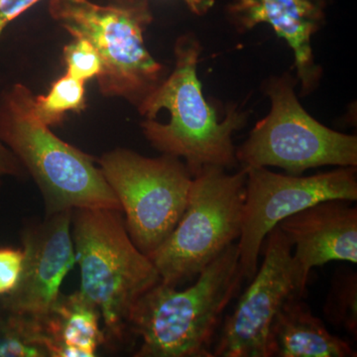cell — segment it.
I'll use <instances>...</instances> for the list:
<instances>
[{"label": "cell", "instance_id": "ba28073f", "mask_svg": "<svg viewBox=\"0 0 357 357\" xmlns=\"http://www.w3.org/2000/svg\"><path fill=\"white\" fill-rule=\"evenodd\" d=\"M100 171L121 203L133 243L149 256L182 217L192 176L175 156L146 158L117 149L100 160Z\"/></svg>", "mask_w": 357, "mask_h": 357}, {"label": "cell", "instance_id": "2e32d148", "mask_svg": "<svg viewBox=\"0 0 357 357\" xmlns=\"http://www.w3.org/2000/svg\"><path fill=\"white\" fill-rule=\"evenodd\" d=\"M52 357L43 319L4 312L0 316V357Z\"/></svg>", "mask_w": 357, "mask_h": 357}, {"label": "cell", "instance_id": "8992f818", "mask_svg": "<svg viewBox=\"0 0 357 357\" xmlns=\"http://www.w3.org/2000/svg\"><path fill=\"white\" fill-rule=\"evenodd\" d=\"M246 170L206 167L192 177L187 206L161 245L148 257L160 280L177 287L192 280L241 234Z\"/></svg>", "mask_w": 357, "mask_h": 357}, {"label": "cell", "instance_id": "603a6c76", "mask_svg": "<svg viewBox=\"0 0 357 357\" xmlns=\"http://www.w3.org/2000/svg\"><path fill=\"white\" fill-rule=\"evenodd\" d=\"M215 0H184L185 6L196 15L203 16L215 6Z\"/></svg>", "mask_w": 357, "mask_h": 357}, {"label": "cell", "instance_id": "ffe728a7", "mask_svg": "<svg viewBox=\"0 0 357 357\" xmlns=\"http://www.w3.org/2000/svg\"><path fill=\"white\" fill-rule=\"evenodd\" d=\"M23 249L0 248V298L13 293L20 284L24 267Z\"/></svg>", "mask_w": 357, "mask_h": 357}, {"label": "cell", "instance_id": "9a60e30c", "mask_svg": "<svg viewBox=\"0 0 357 357\" xmlns=\"http://www.w3.org/2000/svg\"><path fill=\"white\" fill-rule=\"evenodd\" d=\"M100 310L81 292L61 294L43 319L52 357H93L107 340L100 326Z\"/></svg>", "mask_w": 357, "mask_h": 357}, {"label": "cell", "instance_id": "3957f363", "mask_svg": "<svg viewBox=\"0 0 357 357\" xmlns=\"http://www.w3.org/2000/svg\"><path fill=\"white\" fill-rule=\"evenodd\" d=\"M33 98L22 84L6 91L0 102V139L36 181L47 215L77 208L122 211L93 158L54 135L35 117Z\"/></svg>", "mask_w": 357, "mask_h": 357}, {"label": "cell", "instance_id": "4fadbf2b", "mask_svg": "<svg viewBox=\"0 0 357 357\" xmlns=\"http://www.w3.org/2000/svg\"><path fill=\"white\" fill-rule=\"evenodd\" d=\"M227 13L241 32L262 23L271 26L294 52L303 93L316 88L321 68L314 62L312 37L325 20L324 0H234Z\"/></svg>", "mask_w": 357, "mask_h": 357}, {"label": "cell", "instance_id": "5b68a950", "mask_svg": "<svg viewBox=\"0 0 357 357\" xmlns=\"http://www.w3.org/2000/svg\"><path fill=\"white\" fill-rule=\"evenodd\" d=\"M49 13L74 38L86 40L98 52L103 95L139 105L161 83L163 68L143 38L153 20L148 0H49Z\"/></svg>", "mask_w": 357, "mask_h": 357}, {"label": "cell", "instance_id": "7c38bea8", "mask_svg": "<svg viewBox=\"0 0 357 357\" xmlns=\"http://www.w3.org/2000/svg\"><path fill=\"white\" fill-rule=\"evenodd\" d=\"M354 202L326 199L291 215L277 227L292 244L300 297L310 272L332 261L357 263V208Z\"/></svg>", "mask_w": 357, "mask_h": 357}, {"label": "cell", "instance_id": "9c48e42d", "mask_svg": "<svg viewBox=\"0 0 357 357\" xmlns=\"http://www.w3.org/2000/svg\"><path fill=\"white\" fill-rule=\"evenodd\" d=\"M245 170V199L237 248L241 272L248 281L257 272L264 239L282 220L326 199L357 201L356 167H340L307 177L282 175L267 168Z\"/></svg>", "mask_w": 357, "mask_h": 357}, {"label": "cell", "instance_id": "6da1fadb", "mask_svg": "<svg viewBox=\"0 0 357 357\" xmlns=\"http://www.w3.org/2000/svg\"><path fill=\"white\" fill-rule=\"evenodd\" d=\"M202 47L192 35L178 38L172 74L138 105L141 124L152 146L183 158L192 177L206 167L236 165L232 134L245 126L246 114L231 107L222 121L206 102L198 77Z\"/></svg>", "mask_w": 357, "mask_h": 357}, {"label": "cell", "instance_id": "ac0fdd59", "mask_svg": "<svg viewBox=\"0 0 357 357\" xmlns=\"http://www.w3.org/2000/svg\"><path fill=\"white\" fill-rule=\"evenodd\" d=\"M84 107V82L67 74L52 84L48 95L37 96L32 102L35 117L48 128L62 121L66 112H81Z\"/></svg>", "mask_w": 357, "mask_h": 357}, {"label": "cell", "instance_id": "30bf717a", "mask_svg": "<svg viewBox=\"0 0 357 357\" xmlns=\"http://www.w3.org/2000/svg\"><path fill=\"white\" fill-rule=\"evenodd\" d=\"M262 249L261 266L234 312L225 318L213 357H271L270 333L275 317L286 301L300 297L293 246L278 227L267 234Z\"/></svg>", "mask_w": 357, "mask_h": 357}, {"label": "cell", "instance_id": "52a82bcc", "mask_svg": "<svg viewBox=\"0 0 357 357\" xmlns=\"http://www.w3.org/2000/svg\"><path fill=\"white\" fill-rule=\"evenodd\" d=\"M271 110L236 150L243 169L279 167L289 175L323 166L356 167L357 138L326 128L303 109L288 77L267 88Z\"/></svg>", "mask_w": 357, "mask_h": 357}, {"label": "cell", "instance_id": "277c9868", "mask_svg": "<svg viewBox=\"0 0 357 357\" xmlns=\"http://www.w3.org/2000/svg\"><path fill=\"white\" fill-rule=\"evenodd\" d=\"M121 211H73V243L81 272V290L100 310L105 337L121 342L136 301L156 285L158 271L131 241Z\"/></svg>", "mask_w": 357, "mask_h": 357}, {"label": "cell", "instance_id": "7a4b0ae2", "mask_svg": "<svg viewBox=\"0 0 357 357\" xmlns=\"http://www.w3.org/2000/svg\"><path fill=\"white\" fill-rule=\"evenodd\" d=\"M244 280L237 243L197 276L191 287L158 282L136 301L129 330L142 340L137 357H213L211 347L223 312Z\"/></svg>", "mask_w": 357, "mask_h": 357}, {"label": "cell", "instance_id": "7402d4cb", "mask_svg": "<svg viewBox=\"0 0 357 357\" xmlns=\"http://www.w3.org/2000/svg\"><path fill=\"white\" fill-rule=\"evenodd\" d=\"M20 160L9 151L0 139V178L4 176H17L20 174Z\"/></svg>", "mask_w": 357, "mask_h": 357}, {"label": "cell", "instance_id": "8fae6325", "mask_svg": "<svg viewBox=\"0 0 357 357\" xmlns=\"http://www.w3.org/2000/svg\"><path fill=\"white\" fill-rule=\"evenodd\" d=\"M72 215L73 211H61L26 227L22 276L15 290L2 298L4 312L37 319L48 316L61 295L65 277L76 265Z\"/></svg>", "mask_w": 357, "mask_h": 357}, {"label": "cell", "instance_id": "5bb4252c", "mask_svg": "<svg viewBox=\"0 0 357 357\" xmlns=\"http://www.w3.org/2000/svg\"><path fill=\"white\" fill-rule=\"evenodd\" d=\"M271 357H356L349 342L332 335L302 298L293 296L275 317Z\"/></svg>", "mask_w": 357, "mask_h": 357}, {"label": "cell", "instance_id": "d6986e66", "mask_svg": "<svg viewBox=\"0 0 357 357\" xmlns=\"http://www.w3.org/2000/svg\"><path fill=\"white\" fill-rule=\"evenodd\" d=\"M64 58L67 65L66 74L79 81H88L102 73L100 55L93 45L83 38H74L72 43L65 47Z\"/></svg>", "mask_w": 357, "mask_h": 357}, {"label": "cell", "instance_id": "44dd1931", "mask_svg": "<svg viewBox=\"0 0 357 357\" xmlns=\"http://www.w3.org/2000/svg\"><path fill=\"white\" fill-rule=\"evenodd\" d=\"M41 0H0V36L9 23Z\"/></svg>", "mask_w": 357, "mask_h": 357}, {"label": "cell", "instance_id": "e0dca14e", "mask_svg": "<svg viewBox=\"0 0 357 357\" xmlns=\"http://www.w3.org/2000/svg\"><path fill=\"white\" fill-rule=\"evenodd\" d=\"M324 316L328 323L357 337V273L349 267L338 268L331 282Z\"/></svg>", "mask_w": 357, "mask_h": 357}]
</instances>
